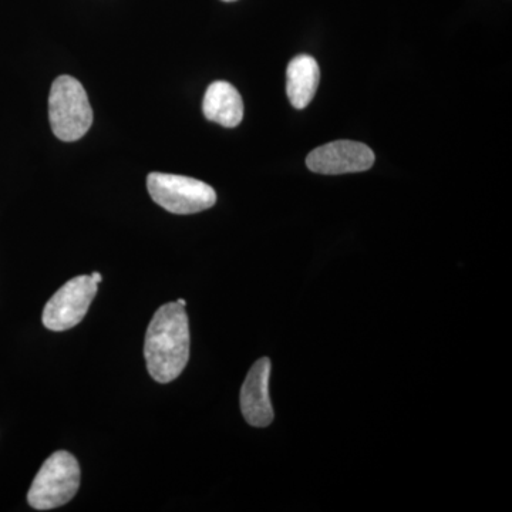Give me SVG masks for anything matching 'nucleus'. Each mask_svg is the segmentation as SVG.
<instances>
[{
	"instance_id": "1a4fd4ad",
	"label": "nucleus",
	"mask_w": 512,
	"mask_h": 512,
	"mask_svg": "<svg viewBox=\"0 0 512 512\" xmlns=\"http://www.w3.org/2000/svg\"><path fill=\"white\" fill-rule=\"evenodd\" d=\"M286 93L295 109L303 110L311 104L320 82L319 64L309 55H299L291 60L286 72Z\"/></svg>"
},
{
	"instance_id": "9b49d317",
	"label": "nucleus",
	"mask_w": 512,
	"mask_h": 512,
	"mask_svg": "<svg viewBox=\"0 0 512 512\" xmlns=\"http://www.w3.org/2000/svg\"><path fill=\"white\" fill-rule=\"evenodd\" d=\"M177 303H180V305L184 306V308H185V305H187V302H185L184 299H178Z\"/></svg>"
},
{
	"instance_id": "9d476101",
	"label": "nucleus",
	"mask_w": 512,
	"mask_h": 512,
	"mask_svg": "<svg viewBox=\"0 0 512 512\" xmlns=\"http://www.w3.org/2000/svg\"><path fill=\"white\" fill-rule=\"evenodd\" d=\"M92 278L96 284H100V282L103 281V278H101V274H99V272H93Z\"/></svg>"
},
{
	"instance_id": "6e6552de",
	"label": "nucleus",
	"mask_w": 512,
	"mask_h": 512,
	"mask_svg": "<svg viewBox=\"0 0 512 512\" xmlns=\"http://www.w3.org/2000/svg\"><path fill=\"white\" fill-rule=\"evenodd\" d=\"M202 111L205 119L234 128L244 119V101L232 84L214 82L205 92Z\"/></svg>"
},
{
	"instance_id": "f8f14e48",
	"label": "nucleus",
	"mask_w": 512,
	"mask_h": 512,
	"mask_svg": "<svg viewBox=\"0 0 512 512\" xmlns=\"http://www.w3.org/2000/svg\"><path fill=\"white\" fill-rule=\"evenodd\" d=\"M224 2H235V0H224Z\"/></svg>"
},
{
	"instance_id": "423d86ee",
	"label": "nucleus",
	"mask_w": 512,
	"mask_h": 512,
	"mask_svg": "<svg viewBox=\"0 0 512 512\" xmlns=\"http://www.w3.org/2000/svg\"><path fill=\"white\" fill-rule=\"evenodd\" d=\"M375 164V153L366 144L339 140L315 148L306 158L309 170L316 174L363 173Z\"/></svg>"
},
{
	"instance_id": "f03ea898",
	"label": "nucleus",
	"mask_w": 512,
	"mask_h": 512,
	"mask_svg": "<svg viewBox=\"0 0 512 512\" xmlns=\"http://www.w3.org/2000/svg\"><path fill=\"white\" fill-rule=\"evenodd\" d=\"M49 119L59 140L72 143L86 136L93 123L89 97L79 80L57 77L49 96Z\"/></svg>"
},
{
	"instance_id": "0eeeda50",
	"label": "nucleus",
	"mask_w": 512,
	"mask_h": 512,
	"mask_svg": "<svg viewBox=\"0 0 512 512\" xmlns=\"http://www.w3.org/2000/svg\"><path fill=\"white\" fill-rule=\"evenodd\" d=\"M271 360L262 357L249 370L241 389V412L254 427H268L274 421V409L269 399Z\"/></svg>"
},
{
	"instance_id": "39448f33",
	"label": "nucleus",
	"mask_w": 512,
	"mask_h": 512,
	"mask_svg": "<svg viewBox=\"0 0 512 512\" xmlns=\"http://www.w3.org/2000/svg\"><path fill=\"white\" fill-rule=\"evenodd\" d=\"M97 285L92 275L70 279L46 303L43 325L53 332H64L79 325L97 295Z\"/></svg>"
},
{
	"instance_id": "20e7f679",
	"label": "nucleus",
	"mask_w": 512,
	"mask_h": 512,
	"mask_svg": "<svg viewBox=\"0 0 512 512\" xmlns=\"http://www.w3.org/2000/svg\"><path fill=\"white\" fill-rule=\"evenodd\" d=\"M147 188L154 202L171 214H197L210 210L217 202V192L211 185L184 175L151 173Z\"/></svg>"
},
{
	"instance_id": "7ed1b4c3",
	"label": "nucleus",
	"mask_w": 512,
	"mask_h": 512,
	"mask_svg": "<svg viewBox=\"0 0 512 512\" xmlns=\"http://www.w3.org/2000/svg\"><path fill=\"white\" fill-rule=\"evenodd\" d=\"M80 487V467L67 451H56L47 458L33 480L28 494L30 507L53 510L69 503Z\"/></svg>"
},
{
	"instance_id": "f257e3e1",
	"label": "nucleus",
	"mask_w": 512,
	"mask_h": 512,
	"mask_svg": "<svg viewBox=\"0 0 512 512\" xmlns=\"http://www.w3.org/2000/svg\"><path fill=\"white\" fill-rule=\"evenodd\" d=\"M150 376L170 383L183 373L190 359V326L180 303H165L151 319L144 342Z\"/></svg>"
}]
</instances>
